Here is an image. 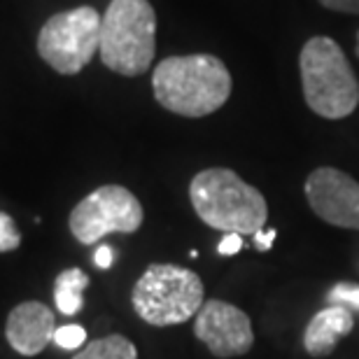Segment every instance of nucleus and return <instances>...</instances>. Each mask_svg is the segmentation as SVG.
I'll return each mask as SVG.
<instances>
[{
	"instance_id": "nucleus-1",
	"label": "nucleus",
	"mask_w": 359,
	"mask_h": 359,
	"mask_svg": "<svg viewBox=\"0 0 359 359\" xmlns=\"http://www.w3.org/2000/svg\"><path fill=\"white\" fill-rule=\"evenodd\" d=\"M154 98L180 117H208L231 96L233 80L222 59L212 54L168 56L154 68Z\"/></svg>"
},
{
	"instance_id": "nucleus-6",
	"label": "nucleus",
	"mask_w": 359,
	"mask_h": 359,
	"mask_svg": "<svg viewBox=\"0 0 359 359\" xmlns=\"http://www.w3.org/2000/svg\"><path fill=\"white\" fill-rule=\"evenodd\" d=\"M100 21L103 17L89 5L49 17L38 35L42 61L61 75H77L100 47Z\"/></svg>"
},
{
	"instance_id": "nucleus-3",
	"label": "nucleus",
	"mask_w": 359,
	"mask_h": 359,
	"mask_svg": "<svg viewBox=\"0 0 359 359\" xmlns=\"http://www.w3.org/2000/svg\"><path fill=\"white\" fill-rule=\"evenodd\" d=\"M301 87L308 107L325 119L350 117L359 105V82L343 49L327 35H315L299 54Z\"/></svg>"
},
{
	"instance_id": "nucleus-16",
	"label": "nucleus",
	"mask_w": 359,
	"mask_h": 359,
	"mask_svg": "<svg viewBox=\"0 0 359 359\" xmlns=\"http://www.w3.org/2000/svg\"><path fill=\"white\" fill-rule=\"evenodd\" d=\"M21 245L19 226L7 212H0V252H12Z\"/></svg>"
},
{
	"instance_id": "nucleus-5",
	"label": "nucleus",
	"mask_w": 359,
	"mask_h": 359,
	"mask_svg": "<svg viewBox=\"0 0 359 359\" xmlns=\"http://www.w3.org/2000/svg\"><path fill=\"white\" fill-rule=\"evenodd\" d=\"M133 311L152 327H173L196 318L203 301V280L175 264H152L131 294Z\"/></svg>"
},
{
	"instance_id": "nucleus-4",
	"label": "nucleus",
	"mask_w": 359,
	"mask_h": 359,
	"mask_svg": "<svg viewBox=\"0 0 359 359\" xmlns=\"http://www.w3.org/2000/svg\"><path fill=\"white\" fill-rule=\"evenodd\" d=\"M98 54L117 75L147 73L156 54V14L149 0H112L100 21Z\"/></svg>"
},
{
	"instance_id": "nucleus-15",
	"label": "nucleus",
	"mask_w": 359,
	"mask_h": 359,
	"mask_svg": "<svg viewBox=\"0 0 359 359\" xmlns=\"http://www.w3.org/2000/svg\"><path fill=\"white\" fill-rule=\"evenodd\" d=\"M84 341H87V332H84V327L80 325H66V327H59L54 334V343L63 350H77L84 346Z\"/></svg>"
},
{
	"instance_id": "nucleus-10",
	"label": "nucleus",
	"mask_w": 359,
	"mask_h": 359,
	"mask_svg": "<svg viewBox=\"0 0 359 359\" xmlns=\"http://www.w3.org/2000/svg\"><path fill=\"white\" fill-rule=\"evenodd\" d=\"M56 318L54 311L40 301H24L7 315L5 336L7 343L24 357H35L54 343Z\"/></svg>"
},
{
	"instance_id": "nucleus-9",
	"label": "nucleus",
	"mask_w": 359,
	"mask_h": 359,
	"mask_svg": "<svg viewBox=\"0 0 359 359\" xmlns=\"http://www.w3.org/2000/svg\"><path fill=\"white\" fill-rule=\"evenodd\" d=\"M306 198L327 224L359 231V182L339 168H315L306 180Z\"/></svg>"
},
{
	"instance_id": "nucleus-21",
	"label": "nucleus",
	"mask_w": 359,
	"mask_h": 359,
	"mask_svg": "<svg viewBox=\"0 0 359 359\" xmlns=\"http://www.w3.org/2000/svg\"><path fill=\"white\" fill-rule=\"evenodd\" d=\"M355 49H357V56H359V33H357V47Z\"/></svg>"
},
{
	"instance_id": "nucleus-19",
	"label": "nucleus",
	"mask_w": 359,
	"mask_h": 359,
	"mask_svg": "<svg viewBox=\"0 0 359 359\" xmlns=\"http://www.w3.org/2000/svg\"><path fill=\"white\" fill-rule=\"evenodd\" d=\"M114 259V252L110 245H98L96 255H93V262H96L98 269H110Z\"/></svg>"
},
{
	"instance_id": "nucleus-17",
	"label": "nucleus",
	"mask_w": 359,
	"mask_h": 359,
	"mask_svg": "<svg viewBox=\"0 0 359 359\" xmlns=\"http://www.w3.org/2000/svg\"><path fill=\"white\" fill-rule=\"evenodd\" d=\"M241 248H243V236L241 233H224V238L219 241L217 252L222 257H231V255H238Z\"/></svg>"
},
{
	"instance_id": "nucleus-8",
	"label": "nucleus",
	"mask_w": 359,
	"mask_h": 359,
	"mask_svg": "<svg viewBox=\"0 0 359 359\" xmlns=\"http://www.w3.org/2000/svg\"><path fill=\"white\" fill-rule=\"evenodd\" d=\"M194 334L215 357L229 359L248 355L255 346V332L248 313L226 301H205L196 313Z\"/></svg>"
},
{
	"instance_id": "nucleus-2",
	"label": "nucleus",
	"mask_w": 359,
	"mask_h": 359,
	"mask_svg": "<svg viewBox=\"0 0 359 359\" xmlns=\"http://www.w3.org/2000/svg\"><path fill=\"white\" fill-rule=\"evenodd\" d=\"M189 201L201 222L224 233L255 236L269 219L264 194L231 168H205L194 175Z\"/></svg>"
},
{
	"instance_id": "nucleus-18",
	"label": "nucleus",
	"mask_w": 359,
	"mask_h": 359,
	"mask_svg": "<svg viewBox=\"0 0 359 359\" xmlns=\"http://www.w3.org/2000/svg\"><path fill=\"white\" fill-rule=\"evenodd\" d=\"M322 7L343 14H359V0H318Z\"/></svg>"
},
{
	"instance_id": "nucleus-12",
	"label": "nucleus",
	"mask_w": 359,
	"mask_h": 359,
	"mask_svg": "<svg viewBox=\"0 0 359 359\" xmlns=\"http://www.w3.org/2000/svg\"><path fill=\"white\" fill-rule=\"evenodd\" d=\"M89 287V276L82 269H66L56 276L54 301L56 311L63 315H77L84 308V290Z\"/></svg>"
},
{
	"instance_id": "nucleus-20",
	"label": "nucleus",
	"mask_w": 359,
	"mask_h": 359,
	"mask_svg": "<svg viewBox=\"0 0 359 359\" xmlns=\"http://www.w3.org/2000/svg\"><path fill=\"white\" fill-rule=\"evenodd\" d=\"M273 241H276V229H269V231H257L255 233V243H257V248L262 250V252H266V250L273 248Z\"/></svg>"
},
{
	"instance_id": "nucleus-14",
	"label": "nucleus",
	"mask_w": 359,
	"mask_h": 359,
	"mask_svg": "<svg viewBox=\"0 0 359 359\" xmlns=\"http://www.w3.org/2000/svg\"><path fill=\"white\" fill-rule=\"evenodd\" d=\"M329 306H346V308H357L359 311V285L353 283H339L334 285L327 294Z\"/></svg>"
},
{
	"instance_id": "nucleus-11",
	"label": "nucleus",
	"mask_w": 359,
	"mask_h": 359,
	"mask_svg": "<svg viewBox=\"0 0 359 359\" xmlns=\"http://www.w3.org/2000/svg\"><path fill=\"white\" fill-rule=\"evenodd\" d=\"M355 327V318L346 306H327L308 322L304 334V348L311 357H329L343 336Z\"/></svg>"
},
{
	"instance_id": "nucleus-13",
	"label": "nucleus",
	"mask_w": 359,
	"mask_h": 359,
	"mask_svg": "<svg viewBox=\"0 0 359 359\" xmlns=\"http://www.w3.org/2000/svg\"><path fill=\"white\" fill-rule=\"evenodd\" d=\"M73 359H138V350L126 336L112 334L87 343Z\"/></svg>"
},
{
	"instance_id": "nucleus-7",
	"label": "nucleus",
	"mask_w": 359,
	"mask_h": 359,
	"mask_svg": "<svg viewBox=\"0 0 359 359\" xmlns=\"http://www.w3.org/2000/svg\"><path fill=\"white\" fill-rule=\"evenodd\" d=\"M145 219L140 201L121 184H105L84 196L68 219L70 233L82 245H93L107 233H135Z\"/></svg>"
}]
</instances>
